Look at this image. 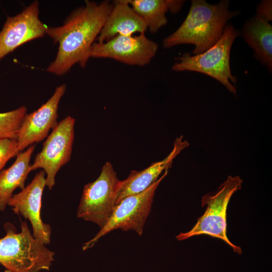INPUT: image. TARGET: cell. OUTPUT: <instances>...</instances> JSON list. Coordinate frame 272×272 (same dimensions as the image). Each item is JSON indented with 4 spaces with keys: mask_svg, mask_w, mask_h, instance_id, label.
Returning <instances> with one entry per match:
<instances>
[{
    "mask_svg": "<svg viewBox=\"0 0 272 272\" xmlns=\"http://www.w3.org/2000/svg\"><path fill=\"white\" fill-rule=\"evenodd\" d=\"M19 152L16 139H0V172L6 163Z\"/></svg>",
    "mask_w": 272,
    "mask_h": 272,
    "instance_id": "19",
    "label": "cell"
},
{
    "mask_svg": "<svg viewBox=\"0 0 272 272\" xmlns=\"http://www.w3.org/2000/svg\"><path fill=\"white\" fill-rule=\"evenodd\" d=\"M35 146L32 145L25 151L19 153L15 162L0 172V211H4L9 200L17 188H25V182L30 169V160Z\"/></svg>",
    "mask_w": 272,
    "mask_h": 272,
    "instance_id": "16",
    "label": "cell"
},
{
    "mask_svg": "<svg viewBox=\"0 0 272 272\" xmlns=\"http://www.w3.org/2000/svg\"><path fill=\"white\" fill-rule=\"evenodd\" d=\"M45 186V173L41 170L36 173L26 187L13 194L8 203V206L12 208L15 214L21 215L30 221L33 237L45 245L50 243L51 234L50 226L44 223L40 216L43 192Z\"/></svg>",
    "mask_w": 272,
    "mask_h": 272,
    "instance_id": "11",
    "label": "cell"
},
{
    "mask_svg": "<svg viewBox=\"0 0 272 272\" xmlns=\"http://www.w3.org/2000/svg\"><path fill=\"white\" fill-rule=\"evenodd\" d=\"M256 15L269 22L272 20V1L262 0L257 6Z\"/></svg>",
    "mask_w": 272,
    "mask_h": 272,
    "instance_id": "20",
    "label": "cell"
},
{
    "mask_svg": "<svg viewBox=\"0 0 272 272\" xmlns=\"http://www.w3.org/2000/svg\"><path fill=\"white\" fill-rule=\"evenodd\" d=\"M189 145L181 135L175 140L173 150L165 159L152 163L144 170L131 171L125 179L120 181L116 206L124 198L143 192L156 181L163 171L171 167L173 159Z\"/></svg>",
    "mask_w": 272,
    "mask_h": 272,
    "instance_id": "13",
    "label": "cell"
},
{
    "mask_svg": "<svg viewBox=\"0 0 272 272\" xmlns=\"http://www.w3.org/2000/svg\"><path fill=\"white\" fill-rule=\"evenodd\" d=\"M98 36V42L107 41L117 35L145 33L147 27L127 0H116Z\"/></svg>",
    "mask_w": 272,
    "mask_h": 272,
    "instance_id": "14",
    "label": "cell"
},
{
    "mask_svg": "<svg viewBox=\"0 0 272 272\" xmlns=\"http://www.w3.org/2000/svg\"><path fill=\"white\" fill-rule=\"evenodd\" d=\"M120 181L111 163L107 162L98 177L84 186L77 217L92 222L101 229L116 206Z\"/></svg>",
    "mask_w": 272,
    "mask_h": 272,
    "instance_id": "6",
    "label": "cell"
},
{
    "mask_svg": "<svg viewBox=\"0 0 272 272\" xmlns=\"http://www.w3.org/2000/svg\"><path fill=\"white\" fill-rule=\"evenodd\" d=\"M112 6L109 1H86L85 5L74 10L62 25L46 27V34L58 44L55 58L46 71L62 76L76 64L84 67Z\"/></svg>",
    "mask_w": 272,
    "mask_h": 272,
    "instance_id": "1",
    "label": "cell"
},
{
    "mask_svg": "<svg viewBox=\"0 0 272 272\" xmlns=\"http://www.w3.org/2000/svg\"><path fill=\"white\" fill-rule=\"evenodd\" d=\"M239 34L233 25L227 24L222 36L212 47L196 55L183 54L175 58L176 61L172 70L176 72H196L208 75L220 82L230 92L236 95L234 85L237 79L231 73L230 59L232 44Z\"/></svg>",
    "mask_w": 272,
    "mask_h": 272,
    "instance_id": "4",
    "label": "cell"
},
{
    "mask_svg": "<svg viewBox=\"0 0 272 272\" xmlns=\"http://www.w3.org/2000/svg\"><path fill=\"white\" fill-rule=\"evenodd\" d=\"M75 119L67 116L52 130L32 164L31 171L42 169L46 175V186L51 189L59 169L70 160L74 140Z\"/></svg>",
    "mask_w": 272,
    "mask_h": 272,
    "instance_id": "8",
    "label": "cell"
},
{
    "mask_svg": "<svg viewBox=\"0 0 272 272\" xmlns=\"http://www.w3.org/2000/svg\"><path fill=\"white\" fill-rule=\"evenodd\" d=\"M27 111V107L22 106L12 111L0 113V139H17Z\"/></svg>",
    "mask_w": 272,
    "mask_h": 272,
    "instance_id": "18",
    "label": "cell"
},
{
    "mask_svg": "<svg viewBox=\"0 0 272 272\" xmlns=\"http://www.w3.org/2000/svg\"><path fill=\"white\" fill-rule=\"evenodd\" d=\"M5 272H13V271H12L9 270H8V269H6L5 271Z\"/></svg>",
    "mask_w": 272,
    "mask_h": 272,
    "instance_id": "21",
    "label": "cell"
},
{
    "mask_svg": "<svg viewBox=\"0 0 272 272\" xmlns=\"http://www.w3.org/2000/svg\"><path fill=\"white\" fill-rule=\"evenodd\" d=\"M65 90V84L57 86L47 102L25 115L16 139L20 152L44 140L57 125L58 105Z\"/></svg>",
    "mask_w": 272,
    "mask_h": 272,
    "instance_id": "12",
    "label": "cell"
},
{
    "mask_svg": "<svg viewBox=\"0 0 272 272\" xmlns=\"http://www.w3.org/2000/svg\"><path fill=\"white\" fill-rule=\"evenodd\" d=\"M168 173V169L165 170L163 174L146 190L122 199L115 207L106 224L93 238L83 244V250L92 248L102 236L115 229L133 230L142 235L151 210L155 191Z\"/></svg>",
    "mask_w": 272,
    "mask_h": 272,
    "instance_id": "7",
    "label": "cell"
},
{
    "mask_svg": "<svg viewBox=\"0 0 272 272\" xmlns=\"http://www.w3.org/2000/svg\"><path fill=\"white\" fill-rule=\"evenodd\" d=\"M242 179L239 176H229L213 194H207L201 199L202 206H207L193 227L188 232L176 236L178 240L187 239L194 236L206 234L223 240L238 254L241 248L230 242L227 236V210L233 194L242 188Z\"/></svg>",
    "mask_w": 272,
    "mask_h": 272,
    "instance_id": "5",
    "label": "cell"
},
{
    "mask_svg": "<svg viewBox=\"0 0 272 272\" xmlns=\"http://www.w3.org/2000/svg\"><path fill=\"white\" fill-rule=\"evenodd\" d=\"M242 35L252 49L254 57L271 73L272 25L255 14L245 23Z\"/></svg>",
    "mask_w": 272,
    "mask_h": 272,
    "instance_id": "15",
    "label": "cell"
},
{
    "mask_svg": "<svg viewBox=\"0 0 272 272\" xmlns=\"http://www.w3.org/2000/svg\"><path fill=\"white\" fill-rule=\"evenodd\" d=\"M159 45L145 33L137 35H117L103 42H95L91 57L109 58L123 63L143 66L156 55Z\"/></svg>",
    "mask_w": 272,
    "mask_h": 272,
    "instance_id": "9",
    "label": "cell"
},
{
    "mask_svg": "<svg viewBox=\"0 0 272 272\" xmlns=\"http://www.w3.org/2000/svg\"><path fill=\"white\" fill-rule=\"evenodd\" d=\"M134 11L145 22L147 30L157 33L166 25V14L170 11L176 14L182 8L184 1L181 0H127Z\"/></svg>",
    "mask_w": 272,
    "mask_h": 272,
    "instance_id": "17",
    "label": "cell"
},
{
    "mask_svg": "<svg viewBox=\"0 0 272 272\" xmlns=\"http://www.w3.org/2000/svg\"><path fill=\"white\" fill-rule=\"evenodd\" d=\"M21 224L20 233L11 223L5 224L6 234L0 238V263L13 272L49 270L55 253L33 237L26 222Z\"/></svg>",
    "mask_w": 272,
    "mask_h": 272,
    "instance_id": "3",
    "label": "cell"
},
{
    "mask_svg": "<svg viewBox=\"0 0 272 272\" xmlns=\"http://www.w3.org/2000/svg\"><path fill=\"white\" fill-rule=\"evenodd\" d=\"M39 13V2L35 1L7 19L0 31V60L21 45L46 34L47 26L40 20Z\"/></svg>",
    "mask_w": 272,
    "mask_h": 272,
    "instance_id": "10",
    "label": "cell"
},
{
    "mask_svg": "<svg viewBox=\"0 0 272 272\" xmlns=\"http://www.w3.org/2000/svg\"><path fill=\"white\" fill-rule=\"evenodd\" d=\"M230 1L210 4L204 0H192L188 13L180 27L164 38L165 48L180 44L194 46L193 55L201 53L215 44L222 36L227 22L240 14L229 9Z\"/></svg>",
    "mask_w": 272,
    "mask_h": 272,
    "instance_id": "2",
    "label": "cell"
}]
</instances>
